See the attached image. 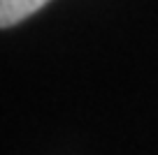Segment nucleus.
Returning <instances> with one entry per match:
<instances>
[{"mask_svg":"<svg viewBox=\"0 0 158 155\" xmlns=\"http://www.w3.org/2000/svg\"><path fill=\"white\" fill-rule=\"evenodd\" d=\"M49 0H0V28H14L35 12H40Z\"/></svg>","mask_w":158,"mask_h":155,"instance_id":"obj_1","label":"nucleus"}]
</instances>
